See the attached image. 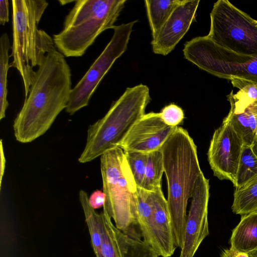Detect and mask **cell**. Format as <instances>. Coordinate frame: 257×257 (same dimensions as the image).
Segmentation results:
<instances>
[{"mask_svg": "<svg viewBox=\"0 0 257 257\" xmlns=\"http://www.w3.org/2000/svg\"><path fill=\"white\" fill-rule=\"evenodd\" d=\"M65 57L55 48L38 67L29 94L14 121L18 142L30 143L44 135L66 108L72 88L71 69Z\"/></svg>", "mask_w": 257, "mask_h": 257, "instance_id": "cell-1", "label": "cell"}, {"mask_svg": "<svg viewBox=\"0 0 257 257\" xmlns=\"http://www.w3.org/2000/svg\"><path fill=\"white\" fill-rule=\"evenodd\" d=\"M168 185V204L177 247H182L188 201L202 172L197 147L188 131L178 127L161 148Z\"/></svg>", "mask_w": 257, "mask_h": 257, "instance_id": "cell-2", "label": "cell"}, {"mask_svg": "<svg viewBox=\"0 0 257 257\" xmlns=\"http://www.w3.org/2000/svg\"><path fill=\"white\" fill-rule=\"evenodd\" d=\"M13 44L10 67L17 69L27 97L36 71L47 53L55 48L53 39L38 25L49 5L46 0H13Z\"/></svg>", "mask_w": 257, "mask_h": 257, "instance_id": "cell-3", "label": "cell"}, {"mask_svg": "<svg viewBox=\"0 0 257 257\" xmlns=\"http://www.w3.org/2000/svg\"><path fill=\"white\" fill-rule=\"evenodd\" d=\"M125 0H77L54 34L57 50L66 57H79L104 31L113 29Z\"/></svg>", "mask_w": 257, "mask_h": 257, "instance_id": "cell-4", "label": "cell"}, {"mask_svg": "<svg viewBox=\"0 0 257 257\" xmlns=\"http://www.w3.org/2000/svg\"><path fill=\"white\" fill-rule=\"evenodd\" d=\"M151 99L149 88L146 85L126 88L105 115L89 126L86 143L78 161L90 162L118 147L133 126L145 114Z\"/></svg>", "mask_w": 257, "mask_h": 257, "instance_id": "cell-5", "label": "cell"}, {"mask_svg": "<svg viewBox=\"0 0 257 257\" xmlns=\"http://www.w3.org/2000/svg\"><path fill=\"white\" fill-rule=\"evenodd\" d=\"M100 157L103 192L105 195L103 207L117 229L131 237L141 238L135 227L137 225L135 194L138 186L124 151L116 147Z\"/></svg>", "mask_w": 257, "mask_h": 257, "instance_id": "cell-6", "label": "cell"}, {"mask_svg": "<svg viewBox=\"0 0 257 257\" xmlns=\"http://www.w3.org/2000/svg\"><path fill=\"white\" fill-rule=\"evenodd\" d=\"M184 58L200 69L221 78H238L257 83V56L236 53L221 47L207 36L185 43Z\"/></svg>", "mask_w": 257, "mask_h": 257, "instance_id": "cell-7", "label": "cell"}, {"mask_svg": "<svg viewBox=\"0 0 257 257\" xmlns=\"http://www.w3.org/2000/svg\"><path fill=\"white\" fill-rule=\"evenodd\" d=\"M207 36L219 46L236 53L257 56L256 20L227 0L214 3Z\"/></svg>", "mask_w": 257, "mask_h": 257, "instance_id": "cell-8", "label": "cell"}, {"mask_svg": "<svg viewBox=\"0 0 257 257\" xmlns=\"http://www.w3.org/2000/svg\"><path fill=\"white\" fill-rule=\"evenodd\" d=\"M137 20L115 26L112 36L88 70L72 89L66 111L73 115L87 106L100 82L115 61L126 50Z\"/></svg>", "mask_w": 257, "mask_h": 257, "instance_id": "cell-9", "label": "cell"}, {"mask_svg": "<svg viewBox=\"0 0 257 257\" xmlns=\"http://www.w3.org/2000/svg\"><path fill=\"white\" fill-rule=\"evenodd\" d=\"M243 145L241 138L224 118L215 130L207 152L208 161L214 176L234 184Z\"/></svg>", "mask_w": 257, "mask_h": 257, "instance_id": "cell-10", "label": "cell"}, {"mask_svg": "<svg viewBox=\"0 0 257 257\" xmlns=\"http://www.w3.org/2000/svg\"><path fill=\"white\" fill-rule=\"evenodd\" d=\"M209 180L202 172L197 180L192 194L179 257H194L202 241L209 235Z\"/></svg>", "mask_w": 257, "mask_h": 257, "instance_id": "cell-11", "label": "cell"}, {"mask_svg": "<svg viewBox=\"0 0 257 257\" xmlns=\"http://www.w3.org/2000/svg\"><path fill=\"white\" fill-rule=\"evenodd\" d=\"M177 127L166 124L159 113H145L133 126L118 147L124 152L135 151L148 154L161 149Z\"/></svg>", "mask_w": 257, "mask_h": 257, "instance_id": "cell-12", "label": "cell"}, {"mask_svg": "<svg viewBox=\"0 0 257 257\" xmlns=\"http://www.w3.org/2000/svg\"><path fill=\"white\" fill-rule=\"evenodd\" d=\"M199 2V0H184L176 8L152 39L151 45L155 54L166 56L174 50L195 20Z\"/></svg>", "mask_w": 257, "mask_h": 257, "instance_id": "cell-13", "label": "cell"}, {"mask_svg": "<svg viewBox=\"0 0 257 257\" xmlns=\"http://www.w3.org/2000/svg\"><path fill=\"white\" fill-rule=\"evenodd\" d=\"M151 194L153 223L159 248L158 255L161 257H171L177 246L175 243L167 199L165 198L161 187L151 192Z\"/></svg>", "mask_w": 257, "mask_h": 257, "instance_id": "cell-14", "label": "cell"}, {"mask_svg": "<svg viewBox=\"0 0 257 257\" xmlns=\"http://www.w3.org/2000/svg\"><path fill=\"white\" fill-rule=\"evenodd\" d=\"M135 217L144 241L158 255L159 248L153 223L151 192L139 186H137L135 194Z\"/></svg>", "mask_w": 257, "mask_h": 257, "instance_id": "cell-15", "label": "cell"}, {"mask_svg": "<svg viewBox=\"0 0 257 257\" xmlns=\"http://www.w3.org/2000/svg\"><path fill=\"white\" fill-rule=\"evenodd\" d=\"M230 80L239 90L235 94L232 90L227 96L230 105L229 111L257 114V83L238 78Z\"/></svg>", "mask_w": 257, "mask_h": 257, "instance_id": "cell-16", "label": "cell"}, {"mask_svg": "<svg viewBox=\"0 0 257 257\" xmlns=\"http://www.w3.org/2000/svg\"><path fill=\"white\" fill-rule=\"evenodd\" d=\"M230 241L235 250L248 253L257 249V211L242 216Z\"/></svg>", "mask_w": 257, "mask_h": 257, "instance_id": "cell-17", "label": "cell"}, {"mask_svg": "<svg viewBox=\"0 0 257 257\" xmlns=\"http://www.w3.org/2000/svg\"><path fill=\"white\" fill-rule=\"evenodd\" d=\"M79 198L89 232L92 248L96 256L100 251L104 231L102 214V213H98L90 205L88 195L85 191L80 190Z\"/></svg>", "mask_w": 257, "mask_h": 257, "instance_id": "cell-18", "label": "cell"}, {"mask_svg": "<svg viewBox=\"0 0 257 257\" xmlns=\"http://www.w3.org/2000/svg\"><path fill=\"white\" fill-rule=\"evenodd\" d=\"M184 0L145 1L153 39L155 38L170 15Z\"/></svg>", "mask_w": 257, "mask_h": 257, "instance_id": "cell-19", "label": "cell"}, {"mask_svg": "<svg viewBox=\"0 0 257 257\" xmlns=\"http://www.w3.org/2000/svg\"><path fill=\"white\" fill-rule=\"evenodd\" d=\"M257 177V143L253 146L243 144L236 174L235 189L243 187Z\"/></svg>", "mask_w": 257, "mask_h": 257, "instance_id": "cell-20", "label": "cell"}, {"mask_svg": "<svg viewBox=\"0 0 257 257\" xmlns=\"http://www.w3.org/2000/svg\"><path fill=\"white\" fill-rule=\"evenodd\" d=\"M231 209L241 216L257 211V177L235 190Z\"/></svg>", "mask_w": 257, "mask_h": 257, "instance_id": "cell-21", "label": "cell"}, {"mask_svg": "<svg viewBox=\"0 0 257 257\" xmlns=\"http://www.w3.org/2000/svg\"><path fill=\"white\" fill-rule=\"evenodd\" d=\"M11 48L9 35L3 33L0 38V120L5 117L9 106L7 100V75L10 67L9 50Z\"/></svg>", "mask_w": 257, "mask_h": 257, "instance_id": "cell-22", "label": "cell"}, {"mask_svg": "<svg viewBox=\"0 0 257 257\" xmlns=\"http://www.w3.org/2000/svg\"><path fill=\"white\" fill-rule=\"evenodd\" d=\"M164 172L161 149L148 153L142 188L150 192H153L161 188L162 177Z\"/></svg>", "mask_w": 257, "mask_h": 257, "instance_id": "cell-23", "label": "cell"}, {"mask_svg": "<svg viewBox=\"0 0 257 257\" xmlns=\"http://www.w3.org/2000/svg\"><path fill=\"white\" fill-rule=\"evenodd\" d=\"M101 213L104 231L100 251L96 257H123L118 239V229L105 207H103Z\"/></svg>", "mask_w": 257, "mask_h": 257, "instance_id": "cell-24", "label": "cell"}, {"mask_svg": "<svg viewBox=\"0 0 257 257\" xmlns=\"http://www.w3.org/2000/svg\"><path fill=\"white\" fill-rule=\"evenodd\" d=\"M117 236L123 257H159L143 240L131 237L118 229Z\"/></svg>", "mask_w": 257, "mask_h": 257, "instance_id": "cell-25", "label": "cell"}, {"mask_svg": "<svg viewBox=\"0 0 257 257\" xmlns=\"http://www.w3.org/2000/svg\"><path fill=\"white\" fill-rule=\"evenodd\" d=\"M124 153L137 185L142 187L148 154L135 151H126Z\"/></svg>", "mask_w": 257, "mask_h": 257, "instance_id": "cell-26", "label": "cell"}, {"mask_svg": "<svg viewBox=\"0 0 257 257\" xmlns=\"http://www.w3.org/2000/svg\"><path fill=\"white\" fill-rule=\"evenodd\" d=\"M163 122L170 126H178L184 118L183 109L178 105L170 103L162 108L159 112Z\"/></svg>", "mask_w": 257, "mask_h": 257, "instance_id": "cell-27", "label": "cell"}, {"mask_svg": "<svg viewBox=\"0 0 257 257\" xmlns=\"http://www.w3.org/2000/svg\"><path fill=\"white\" fill-rule=\"evenodd\" d=\"M89 202L95 210L103 207L105 202L104 192L99 190L94 191L89 197Z\"/></svg>", "mask_w": 257, "mask_h": 257, "instance_id": "cell-28", "label": "cell"}, {"mask_svg": "<svg viewBox=\"0 0 257 257\" xmlns=\"http://www.w3.org/2000/svg\"><path fill=\"white\" fill-rule=\"evenodd\" d=\"M9 21V3L7 0L0 1V23L5 25Z\"/></svg>", "mask_w": 257, "mask_h": 257, "instance_id": "cell-29", "label": "cell"}, {"mask_svg": "<svg viewBox=\"0 0 257 257\" xmlns=\"http://www.w3.org/2000/svg\"><path fill=\"white\" fill-rule=\"evenodd\" d=\"M221 257H249L246 252L235 250L231 247L222 250Z\"/></svg>", "mask_w": 257, "mask_h": 257, "instance_id": "cell-30", "label": "cell"}, {"mask_svg": "<svg viewBox=\"0 0 257 257\" xmlns=\"http://www.w3.org/2000/svg\"><path fill=\"white\" fill-rule=\"evenodd\" d=\"M0 188H1L3 177L5 173L6 166V158L2 140H1L0 141Z\"/></svg>", "mask_w": 257, "mask_h": 257, "instance_id": "cell-31", "label": "cell"}, {"mask_svg": "<svg viewBox=\"0 0 257 257\" xmlns=\"http://www.w3.org/2000/svg\"><path fill=\"white\" fill-rule=\"evenodd\" d=\"M249 257H257V249L248 253Z\"/></svg>", "mask_w": 257, "mask_h": 257, "instance_id": "cell-32", "label": "cell"}, {"mask_svg": "<svg viewBox=\"0 0 257 257\" xmlns=\"http://www.w3.org/2000/svg\"><path fill=\"white\" fill-rule=\"evenodd\" d=\"M256 26H257V21H256Z\"/></svg>", "mask_w": 257, "mask_h": 257, "instance_id": "cell-33", "label": "cell"}]
</instances>
